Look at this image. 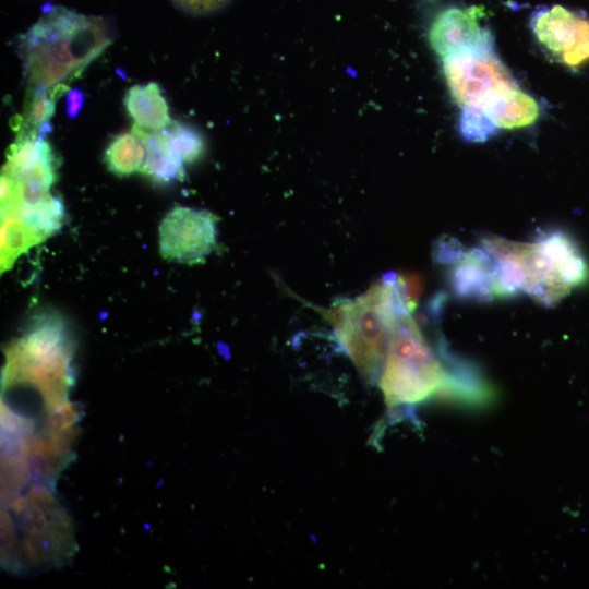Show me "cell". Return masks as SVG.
Segmentation results:
<instances>
[{"mask_svg": "<svg viewBox=\"0 0 589 589\" xmlns=\"http://www.w3.org/2000/svg\"><path fill=\"white\" fill-rule=\"evenodd\" d=\"M376 383L388 413L396 419L408 417L431 400L482 407L495 398L488 381L469 363L454 357L444 342L436 351L407 312L395 323Z\"/></svg>", "mask_w": 589, "mask_h": 589, "instance_id": "cell-1", "label": "cell"}, {"mask_svg": "<svg viewBox=\"0 0 589 589\" xmlns=\"http://www.w3.org/2000/svg\"><path fill=\"white\" fill-rule=\"evenodd\" d=\"M113 37L112 24L106 17L46 4L38 21L17 40L27 91L67 85Z\"/></svg>", "mask_w": 589, "mask_h": 589, "instance_id": "cell-2", "label": "cell"}, {"mask_svg": "<svg viewBox=\"0 0 589 589\" xmlns=\"http://www.w3.org/2000/svg\"><path fill=\"white\" fill-rule=\"evenodd\" d=\"M481 244L495 264L500 298L522 292L550 306L588 277L580 249L560 230L542 232L532 242L489 236Z\"/></svg>", "mask_w": 589, "mask_h": 589, "instance_id": "cell-3", "label": "cell"}, {"mask_svg": "<svg viewBox=\"0 0 589 589\" xmlns=\"http://www.w3.org/2000/svg\"><path fill=\"white\" fill-rule=\"evenodd\" d=\"M402 312L406 311L398 301L393 273L356 298L338 301L323 312L337 342L365 383L377 382L393 328Z\"/></svg>", "mask_w": 589, "mask_h": 589, "instance_id": "cell-4", "label": "cell"}, {"mask_svg": "<svg viewBox=\"0 0 589 589\" xmlns=\"http://www.w3.org/2000/svg\"><path fill=\"white\" fill-rule=\"evenodd\" d=\"M442 64L450 94L461 109L478 106L491 95L518 85L496 55L495 46L444 57Z\"/></svg>", "mask_w": 589, "mask_h": 589, "instance_id": "cell-5", "label": "cell"}, {"mask_svg": "<svg viewBox=\"0 0 589 589\" xmlns=\"http://www.w3.org/2000/svg\"><path fill=\"white\" fill-rule=\"evenodd\" d=\"M217 217L208 211L177 206L161 220L159 249L164 259L196 264L216 244Z\"/></svg>", "mask_w": 589, "mask_h": 589, "instance_id": "cell-6", "label": "cell"}, {"mask_svg": "<svg viewBox=\"0 0 589 589\" xmlns=\"http://www.w3.org/2000/svg\"><path fill=\"white\" fill-rule=\"evenodd\" d=\"M532 33L558 62L578 67L589 60V21L562 5L541 7L531 15Z\"/></svg>", "mask_w": 589, "mask_h": 589, "instance_id": "cell-7", "label": "cell"}, {"mask_svg": "<svg viewBox=\"0 0 589 589\" xmlns=\"http://www.w3.org/2000/svg\"><path fill=\"white\" fill-rule=\"evenodd\" d=\"M437 260L449 264V284L454 293L462 299L489 301L498 298L496 267L483 249L462 250L453 241L442 242Z\"/></svg>", "mask_w": 589, "mask_h": 589, "instance_id": "cell-8", "label": "cell"}, {"mask_svg": "<svg viewBox=\"0 0 589 589\" xmlns=\"http://www.w3.org/2000/svg\"><path fill=\"white\" fill-rule=\"evenodd\" d=\"M482 7H449L441 11L429 29V41L442 59L464 50L495 46L492 32L482 23Z\"/></svg>", "mask_w": 589, "mask_h": 589, "instance_id": "cell-9", "label": "cell"}, {"mask_svg": "<svg viewBox=\"0 0 589 589\" xmlns=\"http://www.w3.org/2000/svg\"><path fill=\"white\" fill-rule=\"evenodd\" d=\"M498 132L531 125L540 116L538 100L518 85L504 88L474 107ZM464 109V108H462Z\"/></svg>", "mask_w": 589, "mask_h": 589, "instance_id": "cell-10", "label": "cell"}, {"mask_svg": "<svg viewBox=\"0 0 589 589\" xmlns=\"http://www.w3.org/2000/svg\"><path fill=\"white\" fill-rule=\"evenodd\" d=\"M132 131L142 140L146 149L142 173L158 183L183 180L184 164L173 152L166 130L149 131L134 124Z\"/></svg>", "mask_w": 589, "mask_h": 589, "instance_id": "cell-11", "label": "cell"}, {"mask_svg": "<svg viewBox=\"0 0 589 589\" xmlns=\"http://www.w3.org/2000/svg\"><path fill=\"white\" fill-rule=\"evenodd\" d=\"M124 106L134 124L142 129L163 131L172 122L166 98L156 82L131 86L125 93Z\"/></svg>", "mask_w": 589, "mask_h": 589, "instance_id": "cell-12", "label": "cell"}, {"mask_svg": "<svg viewBox=\"0 0 589 589\" xmlns=\"http://www.w3.org/2000/svg\"><path fill=\"white\" fill-rule=\"evenodd\" d=\"M145 158L144 143L133 131L116 135L105 152L108 169L118 176L141 171Z\"/></svg>", "mask_w": 589, "mask_h": 589, "instance_id": "cell-13", "label": "cell"}, {"mask_svg": "<svg viewBox=\"0 0 589 589\" xmlns=\"http://www.w3.org/2000/svg\"><path fill=\"white\" fill-rule=\"evenodd\" d=\"M1 220V268L3 272L9 269L23 252L44 240L19 218Z\"/></svg>", "mask_w": 589, "mask_h": 589, "instance_id": "cell-14", "label": "cell"}, {"mask_svg": "<svg viewBox=\"0 0 589 589\" xmlns=\"http://www.w3.org/2000/svg\"><path fill=\"white\" fill-rule=\"evenodd\" d=\"M165 130L173 152L183 164H193L203 156L205 143L195 129L182 122L172 121Z\"/></svg>", "mask_w": 589, "mask_h": 589, "instance_id": "cell-15", "label": "cell"}, {"mask_svg": "<svg viewBox=\"0 0 589 589\" xmlns=\"http://www.w3.org/2000/svg\"><path fill=\"white\" fill-rule=\"evenodd\" d=\"M394 285L401 308L412 314L420 301L424 289L422 276L414 272L393 273Z\"/></svg>", "mask_w": 589, "mask_h": 589, "instance_id": "cell-16", "label": "cell"}, {"mask_svg": "<svg viewBox=\"0 0 589 589\" xmlns=\"http://www.w3.org/2000/svg\"><path fill=\"white\" fill-rule=\"evenodd\" d=\"M182 11L193 15H206L223 9L231 0H171Z\"/></svg>", "mask_w": 589, "mask_h": 589, "instance_id": "cell-17", "label": "cell"}, {"mask_svg": "<svg viewBox=\"0 0 589 589\" xmlns=\"http://www.w3.org/2000/svg\"><path fill=\"white\" fill-rule=\"evenodd\" d=\"M84 94L79 88H72L67 94V116L75 118L82 109Z\"/></svg>", "mask_w": 589, "mask_h": 589, "instance_id": "cell-18", "label": "cell"}]
</instances>
